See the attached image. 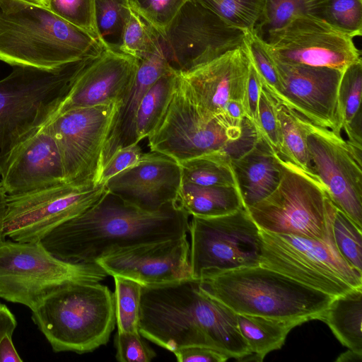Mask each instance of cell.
<instances>
[{"mask_svg": "<svg viewBox=\"0 0 362 362\" xmlns=\"http://www.w3.org/2000/svg\"><path fill=\"white\" fill-rule=\"evenodd\" d=\"M189 217L175 203L149 211L108 191L94 206L55 227L40 242L62 260L95 263L117 249L187 235Z\"/></svg>", "mask_w": 362, "mask_h": 362, "instance_id": "obj_1", "label": "cell"}, {"mask_svg": "<svg viewBox=\"0 0 362 362\" xmlns=\"http://www.w3.org/2000/svg\"><path fill=\"white\" fill-rule=\"evenodd\" d=\"M139 331L171 352L203 346L239 361L251 354L238 314L202 292L196 279L143 287Z\"/></svg>", "mask_w": 362, "mask_h": 362, "instance_id": "obj_2", "label": "cell"}, {"mask_svg": "<svg viewBox=\"0 0 362 362\" xmlns=\"http://www.w3.org/2000/svg\"><path fill=\"white\" fill-rule=\"evenodd\" d=\"M103 45L43 5L0 0V61L12 66L52 70L98 57Z\"/></svg>", "mask_w": 362, "mask_h": 362, "instance_id": "obj_3", "label": "cell"}, {"mask_svg": "<svg viewBox=\"0 0 362 362\" xmlns=\"http://www.w3.org/2000/svg\"><path fill=\"white\" fill-rule=\"evenodd\" d=\"M205 294L238 315L300 321L320 319L333 296L261 264L198 280Z\"/></svg>", "mask_w": 362, "mask_h": 362, "instance_id": "obj_4", "label": "cell"}, {"mask_svg": "<svg viewBox=\"0 0 362 362\" xmlns=\"http://www.w3.org/2000/svg\"><path fill=\"white\" fill-rule=\"evenodd\" d=\"M95 57L52 70L13 66L0 80L1 177L19 148L55 116L77 76Z\"/></svg>", "mask_w": 362, "mask_h": 362, "instance_id": "obj_5", "label": "cell"}, {"mask_svg": "<svg viewBox=\"0 0 362 362\" xmlns=\"http://www.w3.org/2000/svg\"><path fill=\"white\" fill-rule=\"evenodd\" d=\"M54 352H91L109 341L116 325L114 293L99 282H69L31 310Z\"/></svg>", "mask_w": 362, "mask_h": 362, "instance_id": "obj_6", "label": "cell"}, {"mask_svg": "<svg viewBox=\"0 0 362 362\" xmlns=\"http://www.w3.org/2000/svg\"><path fill=\"white\" fill-rule=\"evenodd\" d=\"M334 208L330 200L327 228L321 238L260 230V264L333 297L362 288V274L336 247L332 229Z\"/></svg>", "mask_w": 362, "mask_h": 362, "instance_id": "obj_7", "label": "cell"}, {"mask_svg": "<svg viewBox=\"0 0 362 362\" xmlns=\"http://www.w3.org/2000/svg\"><path fill=\"white\" fill-rule=\"evenodd\" d=\"M107 274L97 263L57 258L42 243H0V298L31 310L49 292L69 282H100Z\"/></svg>", "mask_w": 362, "mask_h": 362, "instance_id": "obj_8", "label": "cell"}, {"mask_svg": "<svg viewBox=\"0 0 362 362\" xmlns=\"http://www.w3.org/2000/svg\"><path fill=\"white\" fill-rule=\"evenodd\" d=\"M281 178L267 197L246 209L259 230L274 234L321 238L330 199L313 173L281 158Z\"/></svg>", "mask_w": 362, "mask_h": 362, "instance_id": "obj_9", "label": "cell"}, {"mask_svg": "<svg viewBox=\"0 0 362 362\" xmlns=\"http://www.w3.org/2000/svg\"><path fill=\"white\" fill-rule=\"evenodd\" d=\"M189 259L193 278L260 264V230L247 210L209 218L192 216Z\"/></svg>", "mask_w": 362, "mask_h": 362, "instance_id": "obj_10", "label": "cell"}, {"mask_svg": "<svg viewBox=\"0 0 362 362\" xmlns=\"http://www.w3.org/2000/svg\"><path fill=\"white\" fill-rule=\"evenodd\" d=\"M245 120L242 129H234L226 127L217 119L205 118L177 73L168 107L147 137L148 146L151 151L169 156L178 163L218 150L232 155V148L243 136Z\"/></svg>", "mask_w": 362, "mask_h": 362, "instance_id": "obj_11", "label": "cell"}, {"mask_svg": "<svg viewBox=\"0 0 362 362\" xmlns=\"http://www.w3.org/2000/svg\"><path fill=\"white\" fill-rule=\"evenodd\" d=\"M105 184L62 183L8 195L4 235L21 243L39 242L55 227L83 213L107 193Z\"/></svg>", "mask_w": 362, "mask_h": 362, "instance_id": "obj_12", "label": "cell"}, {"mask_svg": "<svg viewBox=\"0 0 362 362\" xmlns=\"http://www.w3.org/2000/svg\"><path fill=\"white\" fill-rule=\"evenodd\" d=\"M247 35L198 1L187 0L159 40L170 67L182 73L244 46Z\"/></svg>", "mask_w": 362, "mask_h": 362, "instance_id": "obj_13", "label": "cell"}, {"mask_svg": "<svg viewBox=\"0 0 362 362\" xmlns=\"http://www.w3.org/2000/svg\"><path fill=\"white\" fill-rule=\"evenodd\" d=\"M122 103L69 110L49 122L60 151L66 182L98 185L103 150Z\"/></svg>", "mask_w": 362, "mask_h": 362, "instance_id": "obj_14", "label": "cell"}, {"mask_svg": "<svg viewBox=\"0 0 362 362\" xmlns=\"http://www.w3.org/2000/svg\"><path fill=\"white\" fill-rule=\"evenodd\" d=\"M313 172L333 204L362 230V148L305 119Z\"/></svg>", "mask_w": 362, "mask_h": 362, "instance_id": "obj_15", "label": "cell"}, {"mask_svg": "<svg viewBox=\"0 0 362 362\" xmlns=\"http://www.w3.org/2000/svg\"><path fill=\"white\" fill-rule=\"evenodd\" d=\"M274 60L281 63L326 67L343 71L361 60L353 38L315 18L293 19L267 44Z\"/></svg>", "mask_w": 362, "mask_h": 362, "instance_id": "obj_16", "label": "cell"}, {"mask_svg": "<svg viewBox=\"0 0 362 362\" xmlns=\"http://www.w3.org/2000/svg\"><path fill=\"white\" fill-rule=\"evenodd\" d=\"M95 263L107 275L127 277L144 287L194 279L187 235L117 249L101 257Z\"/></svg>", "mask_w": 362, "mask_h": 362, "instance_id": "obj_17", "label": "cell"}, {"mask_svg": "<svg viewBox=\"0 0 362 362\" xmlns=\"http://www.w3.org/2000/svg\"><path fill=\"white\" fill-rule=\"evenodd\" d=\"M274 61L281 90L273 98L309 122L341 134L337 97L343 71Z\"/></svg>", "mask_w": 362, "mask_h": 362, "instance_id": "obj_18", "label": "cell"}, {"mask_svg": "<svg viewBox=\"0 0 362 362\" xmlns=\"http://www.w3.org/2000/svg\"><path fill=\"white\" fill-rule=\"evenodd\" d=\"M250 64L245 44L192 70L177 73L204 117L222 123L227 103H243Z\"/></svg>", "mask_w": 362, "mask_h": 362, "instance_id": "obj_19", "label": "cell"}, {"mask_svg": "<svg viewBox=\"0 0 362 362\" xmlns=\"http://www.w3.org/2000/svg\"><path fill=\"white\" fill-rule=\"evenodd\" d=\"M182 182L180 164L165 155L143 153L132 166L110 178L108 191L143 210L154 211L175 203Z\"/></svg>", "mask_w": 362, "mask_h": 362, "instance_id": "obj_20", "label": "cell"}, {"mask_svg": "<svg viewBox=\"0 0 362 362\" xmlns=\"http://www.w3.org/2000/svg\"><path fill=\"white\" fill-rule=\"evenodd\" d=\"M138 66V59L105 49L77 76L55 116L72 109L122 102L133 85Z\"/></svg>", "mask_w": 362, "mask_h": 362, "instance_id": "obj_21", "label": "cell"}, {"mask_svg": "<svg viewBox=\"0 0 362 362\" xmlns=\"http://www.w3.org/2000/svg\"><path fill=\"white\" fill-rule=\"evenodd\" d=\"M1 181L8 195L66 182L60 151L49 122L19 148Z\"/></svg>", "mask_w": 362, "mask_h": 362, "instance_id": "obj_22", "label": "cell"}, {"mask_svg": "<svg viewBox=\"0 0 362 362\" xmlns=\"http://www.w3.org/2000/svg\"><path fill=\"white\" fill-rule=\"evenodd\" d=\"M170 69L159 40L156 49L139 60L133 85L115 114L105 143L101 158V170L119 148L137 144L134 123L141 101L151 86Z\"/></svg>", "mask_w": 362, "mask_h": 362, "instance_id": "obj_23", "label": "cell"}, {"mask_svg": "<svg viewBox=\"0 0 362 362\" xmlns=\"http://www.w3.org/2000/svg\"><path fill=\"white\" fill-rule=\"evenodd\" d=\"M231 164L245 209L269 195L281 178L278 154L257 132L252 145L232 158Z\"/></svg>", "mask_w": 362, "mask_h": 362, "instance_id": "obj_24", "label": "cell"}, {"mask_svg": "<svg viewBox=\"0 0 362 362\" xmlns=\"http://www.w3.org/2000/svg\"><path fill=\"white\" fill-rule=\"evenodd\" d=\"M175 204L189 216L201 218L223 216L244 207L236 187L200 186L183 182Z\"/></svg>", "mask_w": 362, "mask_h": 362, "instance_id": "obj_25", "label": "cell"}, {"mask_svg": "<svg viewBox=\"0 0 362 362\" xmlns=\"http://www.w3.org/2000/svg\"><path fill=\"white\" fill-rule=\"evenodd\" d=\"M320 320L343 346L362 355V288L334 297Z\"/></svg>", "mask_w": 362, "mask_h": 362, "instance_id": "obj_26", "label": "cell"}, {"mask_svg": "<svg viewBox=\"0 0 362 362\" xmlns=\"http://www.w3.org/2000/svg\"><path fill=\"white\" fill-rule=\"evenodd\" d=\"M238 324L251 354L242 361H262L270 352L280 349L290 331L303 322L249 315H238Z\"/></svg>", "mask_w": 362, "mask_h": 362, "instance_id": "obj_27", "label": "cell"}, {"mask_svg": "<svg viewBox=\"0 0 362 362\" xmlns=\"http://www.w3.org/2000/svg\"><path fill=\"white\" fill-rule=\"evenodd\" d=\"M362 59L342 72L338 90V112L341 129L348 141L362 148Z\"/></svg>", "mask_w": 362, "mask_h": 362, "instance_id": "obj_28", "label": "cell"}, {"mask_svg": "<svg viewBox=\"0 0 362 362\" xmlns=\"http://www.w3.org/2000/svg\"><path fill=\"white\" fill-rule=\"evenodd\" d=\"M177 72L170 69L147 90L139 105L134 123L136 141L148 137L163 117L174 92Z\"/></svg>", "mask_w": 362, "mask_h": 362, "instance_id": "obj_29", "label": "cell"}, {"mask_svg": "<svg viewBox=\"0 0 362 362\" xmlns=\"http://www.w3.org/2000/svg\"><path fill=\"white\" fill-rule=\"evenodd\" d=\"M232 158L228 151L218 150L181 162L182 182L200 186L237 187Z\"/></svg>", "mask_w": 362, "mask_h": 362, "instance_id": "obj_30", "label": "cell"}, {"mask_svg": "<svg viewBox=\"0 0 362 362\" xmlns=\"http://www.w3.org/2000/svg\"><path fill=\"white\" fill-rule=\"evenodd\" d=\"M325 0H267L265 11L253 30L267 44L271 38L293 19L300 16L315 18Z\"/></svg>", "mask_w": 362, "mask_h": 362, "instance_id": "obj_31", "label": "cell"}, {"mask_svg": "<svg viewBox=\"0 0 362 362\" xmlns=\"http://www.w3.org/2000/svg\"><path fill=\"white\" fill-rule=\"evenodd\" d=\"M276 113L281 137V148L277 154L304 170L313 173L307 145L308 129L305 119L278 102Z\"/></svg>", "mask_w": 362, "mask_h": 362, "instance_id": "obj_32", "label": "cell"}, {"mask_svg": "<svg viewBox=\"0 0 362 362\" xmlns=\"http://www.w3.org/2000/svg\"><path fill=\"white\" fill-rule=\"evenodd\" d=\"M131 13L128 0H95V27L105 49L119 51Z\"/></svg>", "mask_w": 362, "mask_h": 362, "instance_id": "obj_33", "label": "cell"}, {"mask_svg": "<svg viewBox=\"0 0 362 362\" xmlns=\"http://www.w3.org/2000/svg\"><path fill=\"white\" fill-rule=\"evenodd\" d=\"M227 24L252 33L262 18L267 0H197Z\"/></svg>", "mask_w": 362, "mask_h": 362, "instance_id": "obj_34", "label": "cell"}, {"mask_svg": "<svg viewBox=\"0 0 362 362\" xmlns=\"http://www.w3.org/2000/svg\"><path fill=\"white\" fill-rule=\"evenodd\" d=\"M115 312L117 332H139L143 286L131 279L114 276Z\"/></svg>", "mask_w": 362, "mask_h": 362, "instance_id": "obj_35", "label": "cell"}, {"mask_svg": "<svg viewBox=\"0 0 362 362\" xmlns=\"http://www.w3.org/2000/svg\"><path fill=\"white\" fill-rule=\"evenodd\" d=\"M315 18L351 38L362 35V0H325Z\"/></svg>", "mask_w": 362, "mask_h": 362, "instance_id": "obj_36", "label": "cell"}, {"mask_svg": "<svg viewBox=\"0 0 362 362\" xmlns=\"http://www.w3.org/2000/svg\"><path fill=\"white\" fill-rule=\"evenodd\" d=\"M332 229L341 256L353 269L362 274V230L336 206Z\"/></svg>", "mask_w": 362, "mask_h": 362, "instance_id": "obj_37", "label": "cell"}, {"mask_svg": "<svg viewBox=\"0 0 362 362\" xmlns=\"http://www.w3.org/2000/svg\"><path fill=\"white\" fill-rule=\"evenodd\" d=\"M159 42V34L132 11L125 26L119 51L138 60L151 54Z\"/></svg>", "mask_w": 362, "mask_h": 362, "instance_id": "obj_38", "label": "cell"}, {"mask_svg": "<svg viewBox=\"0 0 362 362\" xmlns=\"http://www.w3.org/2000/svg\"><path fill=\"white\" fill-rule=\"evenodd\" d=\"M245 44L251 64L259 74L266 90L273 97L281 90L274 59L267 45L253 33H247Z\"/></svg>", "mask_w": 362, "mask_h": 362, "instance_id": "obj_39", "label": "cell"}, {"mask_svg": "<svg viewBox=\"0 0 362 362\" xmlns=\"http://www.w3.org/2000/svg\"><path fill=\"white\" fill-rule=\"evenodd\" d=\"M43 6L99 40L95 22V0H45Z\"/></svg>", "mask_w": 362, "mask_h": 362, "instance_id": "obj_40", "label": "cell"}, {"mask_svg": "<svg viewBox=\"0 0 362 362\" xmlns=\"http://www.w3.org/2000/svg\"><path fill=\"white\" fill-rule=\"evenodd\" d=\"M128 1L132 11L160 35L187 0Z\"/></svg>", "mask_w": 362, "mask_h": 362, "instance_id": "obj_41", "label": "cell"}, {"mask_svg": "<svg viewBox=\"0 0 362 362\" xmlns=\"http://www.w3.org/2000/svg\"><path fill=\"white\" fill-rule=\"evenodd\" d=\"M276 107V100L262 85L258 105L257 124L255 129L276 153H279L281 148V137Z\"/></svg>", "mask_w": 362, "mask_h": 362, "instance_id": "obj_42", "label": "cell"}, {"mask_svg": "<svg viewBox=\"0 0 362 362\" xmlns=\"http://www.w3.org/2000/svg\"><path fill=\"white\" fill-rule=\"evenodd\" d=\"M114 343L115 358L120 362H150L156 356L139 332H117Z\"/></svg>", "mask_w": 362, "mask_h": 362, "instance_id": "obj_43", "label": "cell"}, {"mask_svg": "<svg viewBox=\"0 0 362 362\" xmlns=\"http://www.w3.org/2000/svg\"><path fill=\"white\" fill-rule=\"evenodd\" d=\"M142 155L139 143L119 148L102 168L98 184H105L112 177L134 165Z\"/></svg>", "mask_w": 362, "mask_h": 362, "instance_id": "obj_44", "label": "cell"}, {"mask_svg": "<svg viewBox=\"0 0 362 362\" xmlns=\"http://www.w3.org/2000/svg\"><path fill=\"white\" fill-rule=\"evenodd\" d=\"M262 87L261 78L250 64L246 87L243 98L245 118L255 127L257 124L258 105Z\"/></svg>", "mask_w": 362, "mask_h": 362, "instance_id": "obj_45", "label": "cell"}, {"mask_svg": "<svg viewBox=\"0 0 362 362\" xmlns=\"http://www.w3.org/2000/svg\"><path fill=\"white\" fill-rule=\"evenodd\" d=\"M173 353L179 362H224L229 359L225 354L203 346H184Z\"/></svg>", "mask_w": 362, "mask_h": 362, "instance_id": "obj_46", "label": "cell"}, {"mask_svg": "<svg viewBox=\"0 0 362 362\" xmlns=\"http://www.w3.org/2000/svg\"><path fill=\"white\" fill-rule=\"evenodd\" d=\"M17 321L8 307L0 302V340L6 334L13 335Z\"/></svg>", "mask_w": 362, "mask_h": 362, "instance_id": "obj_47", "label": "cell"}, {"mask_svg": "<svg viewBox=\"0 0 362 362\" xmlns=\"http://www.w3.org/2000/svg\"><path fill=\"white\" fill-rule=\"evenodd\" d=\"M18 354L15 349L12 335L6 334L0 340V362H21Z\"/></svg>", "mask_w": 362, "mask_h": 362, "instance_id": "obj_48", "label": "cell"}, {"mask_svg": "<svg viewBox=\"0 0 362 362\" xmlns=\"http://www.w3.org/2000/svg\"><path fill=\"white\" fill-rule=\"evenodd\" d=\"M8 207V194L1 181H0V243L6 240L4 223Z\"/></svg>", "mask_w": 362, "mask_h": 362, "instance_id": "obj_49", "label": "cell"}, {"mask_svg": "<svg viewBox=\"0 0 362 362\" xmlns=\"http://www.w3.org/2000/svg\"><path fill=\"white\" fill-rule=\"evenodd\" d=\"M362 358V355L358 354L356 352H354L350 349H348L346 351L341 354L336 361L337 362H355V361H361Z\"/></svg>", "mask_w": 362, "mask_h": 362, "instance_id": "obj_50", "label": "cell"}, {"mask_svg": "<svg viewBox=\"0 0 362 362\" xmlns=\"http://www.w3.org/2000/svg\"><path fill=\"white\" fill-rule=\"evenodd\" d=\"M23 1L31 2V3H34V4H40V5H43V4H44L45 0H23Z\"/></svg>", "mask_w": 362, "mask_h": 362, "instance_id": "obj_51", "label": "cell"}]
</instances>
